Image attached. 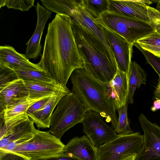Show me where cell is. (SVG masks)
Instances as JSON below:
<instances>
[{"instance_id":"cell-23","label":"cell","mask_w":160,"mask_h":160,"mask_svg":"<svg viewBox=\"0 0 160 160\" xmlns=\"http://www.w3.org/2000/svg\"><path fill=\"white\" fill-rule=\"evenodd\" d=\"M39 99H30L28 98L15 102L8 105L0 114V121L6 122L11 119L25 113L28 108Z\"/></svg>"},{"instance_id":"cell-22","label":"cell","mask_w":160,"mask_h":160,"mask_svg":"<svg viewBox=\"0 0 160 160\" xmlns=\"http://www.w3.org/2000/svg\"><path fill=\"white\" fill-rule=\"evenodd\" d=\"M42 4L48 10L58 14L71 17L82 0H41Z\"/></svg>"},{"instance_id":"cell-33","label":"cell","mask_w":160,"mask_h":160,"mask_svg":"<svg viewBox=\"0 0 160 160\" xmlns=\"http://www.w3.org/2000/svg\"><path fill=\"white\" fill-rule=\"evenodd\" d=\"M48 98L42 99L34 102L27 109L26 112L27 114L28 115L36 112L47 102Z\"/></svg>"},{"instance_id":"cell-9","label":"cell","mask_w":160,"mask_h":160,"mask_svg":"<svg viewBox=\"0 0 160 160\" xmlns=\"http://www.w3.org/2000/svg\"><path fill=\"white\" fill-rule=\"evenodd\" d=\"M98 113L87 111L81 122L82 131L93 145L98 148L116 138L118 135L114 130L108 126Z\"/></svg>"},{"instance_id":"cell-11","label":"cell","mask_w":160,"mask_h":160,"mask_svg":"<svg viewBox=\"0 0 160 160\" xmlns=\"http://www.w3.org/2000/svg\"><path fill=\"white\" fill-rule=\"evenodd\" d=\"M103 28L111 45L118 69L126 73L128 76L132 62L133 44L103 26Z\"/></svg>"},{"instance_id":"cell-12","label":"cell","mask_w":160,"mask_h":160,"mask_svg":"<svg viewBox=\"0 0 160 160\" xmlns=\"http://www.w3.org/2000/svg\"><path fill=\"white\" fill-rule=\"evenodd\" d=\"M108 11L149 23L148 5L152 3L148 0H108Z\"/></svg>"},{"instance_id":"cell-31","label":"cell","mask_w":160,"mask_h":160,"mask_svg":"<svg viewBox=\"0 0 160 160\" xmlns=\"http://www.w3.org/2000/svg\"><path fill=\"white\" fill-rule=\"evenodd\" d=\"M148 13L149 24L156 32L160 33V12L156 9L148 6Z\"/></svg>"},{"instance_id":"cell-6","label":"cell","mask_w":160,"mask_h":160,"mask_svg":"<svg viewBox=\"0 0 160 160\" xmlns=\"http://www.w3.org/2000/svg\"><path fill=\"white\" fill-rule=\"evenodd\" d=\"M96 19L104 27L133 44L155 32L148 22L108 11Z\"/></svg>"},{"instance_id":"cell-17","label":"cell","mask_w":160,"mask_h":160,"mask_svg":"<svg viewBox=\"0 0 160 160\" xmlns=\"http://www.w3.org/2000/svg\"><path fill=\"white\" fill-rule=\"evenodd\" d=\"M28 96L24 81L21 79L18 78L0 86V114L8 105Z\"/></svg>"},{"instance_id":"cell-36","label":"cell","mask_w":160,"mask_h":160,"mask_svg":"<svg viewBox=\"0 0 160 160\" xmlns=\"http://www.w3.org/2000/svg\"><path fill=\"white\" fill-rule=\"evenodd\" d=\"M160 109V99H156L153 103V105L151 108V110L155 112Z\"/></svg>"},{"instance_id":"cell-38","label":"cell","mask_w":160,"mask_h":160,"mask_svg":"<svg viewBox=\"0 0 160 160\" xmlns=\"http://www.w3.org/2000/svg\"><path fill=\"white\" fill-rule=\"evenodd\" d=\"M156 9L158 11H160V0L158 1L156 6Z\"/></svg>"},{"instance_id":"cell-7","label":"cell","mask_w":160,"mask_h":160,"mask_svg":"<svg viewBox=\"0 0 160 160\" xmlns=\"http://www.w3.org/2000/svg\"><path fill=\"white\" fill-rule=\"evenodd\" d=\"M143 141L144 135L138 132L118 135L97 148V160H121L130 155H137L142 148Z\"/></svg>"},{"instance_id":"cell-25","label":"cell","mask_w":160,"mask_h":160,"mask_svg":"<svg viewBox=\"0 0 160 160\" xmlns=\"http://www.w3.org/2000/svg\"><path fill=\"white\" fill-rule=\"evenodd\" d=\"M136 43L144 49L160 56V33L155 32L139 39Z\"/></svg>"},{"instance_id":"cell-15","label":"cell","mask_w":160,"mask_h":160,"mask_svg":"<svg viewBox=\"0 0 160 160\" xmlns=\"http://www.w3.org/2000/svg\"><path fill=\"white\" fill-rule=\"evenodd\" d=\"M97 148L86 135L73 138L65 145L62 153L81 160H97Z\"/></svg>"},{"instance_id":"cell-19","label":"cell","mask_w":160,"mask_h":160,"mask_svg":"<svg viewBox=\"0 0 160 160\" xmlns=\"http://www.w3.org/2000/svg\"><path fill=\"white\" fill-rule=\"evenodd\" d=\"M71 92H62L49 98L40 108L28 115L29 118L35 123L38 129L50 128L52 115L58 102L63 96Z\"/></svg>"},{"instance_id":"cell-20","label":"cell","mask_w":160,"mask_h":160,"mask_svg":"<svg viewBox=\"0 0 160 160\" xmlns=\"http://www.w3.org/2000/svg\"><path fill=\"white\" fill-rule=\"evenodd\" d=\"M36 129L34 122L29 118L18 125L7 137L0 140V149L13 141H25L31 138Z\"/></svg>"},{"instance_id":"cell-28","label":"cell","mask_w":160,"mask_h":160,"mask_svg":"<svg viewBox=\"0 0 160 160\" xmlns=\"http://www.w3.org/2000/svg\"><path fill=\"white\" fill-rule=\"evenodd\" d=\"M29 119L27 113L15 117L3 122L0 121V140L8 136L11 131L20 124Z\"/></svg>"},{"instance_id":"cell-37","label":"cell","mask_w":160,"mask_h":160,"mask_svg":"<svg viewBox=\"0 0 160 160\" xmlns=\"http://www.w3.org/2000/svg\"><path fill=\"white\" fill-rule=\"evenodd\" d=\"M137 156L136 155H130L124 158L121 160H135Z\"/></svg>"},{"instance_id":"cell-16","label":"cell","mask_w":160,"mask_h":160,"mask_svg":"<svg viewBox=\"0 0 160 160\" xmlns=\"http://www.w3.org/2000/svg\"><path fill=\"white\" fill-rule=\"evenodd\" d=\"M28 90V98L41 100L49 98L63 92H71L66 86L54 81L50 82L24 81Z\"/></svg>"},{"instance_id":"cell-26","label":"cell","mask_w":160,"mask_h":160,"mask_svg":"<svg viewBox=\"0 0 160 160\" xmlns=\"http://www.w3.org/2000/svg\"><path fill=\"white\" fill-rule=\"evenodd\" d=\"M82 4L95 19L108 11V0H82Z\"/></svg>"},{"instance_id":"cell-2","label":"cell","mask_w":160,"mask_h":160,"mask_svg":"<svg viewBox=\"0 0 160 160\" xmlns=\"http://www.w3.org/2000/svg\"><path fill=\"white\" fill-rule=\"evenodd\" d=\"M70 80L72 92L79 99L87 111H93L110 122L114 130L118 118L116 108L109 96L106 84L96 79L84 68L74 70Z\"/></svg>"},{"instance_id":"cell-1","label":"cell","mask_w":160,"mask_h":160,"mask_svg":"<svg viewBox=\"0 0 160 160\" xmlns=\"http://www.w3.org/2000/svg\"><path fill=\"white\" fill-rule=\"evenodd\" d=\"M38 64L53 81L66 86L72 72L84 68L73 32L72 18L56 14L48 24Z\"/></svg>"},{"instance_id":"cell-39","label":"cell","mask_w":160,"mask_h":160,"mask_svg":"<svg viewBox=\"0 0 160 160\" xmlns=\"http://www.w3.org/2000/svg\"><path fill=\"white\" fill-rule=\"evenodd\" d=\"M160 12V11H159Z\"/></svg>"},{"instance_id":"cell-4","label":"cell","mask_w":160,"mask_h":160,"mask_svg":"<svg viewBox=\"0 0 160 160\" xmlns=\"http://www.w3.org/2000/svg\"><path fill=\"white\" fill-rule=\"evenodd\" d=\"M65 145L49 131L36 129L31 138L17 145L11 151H1L14 153L28 160H40L60 156Z\"/></svg>"},{"instance_id":"cell-14","label":"cell","mask_w":160,"mask_h":160,"mask_svg":"<svg viewBox=\"0 0 160 160\" xmlns=\"http://www.w3.org/2000/svg\"><path fill=\"white\" fill-rule=\"evenodd\" d=\"M0 67H7L13 70L44 71L38 63L30 62L25 54L18 52L10 45L0 47Z\"/></svg>"},{"instance_id":"cell-32","label":"cell","mask_w":160,"mask_h":160,"mask_svg":"<svg viewBox=\"0 0 160 160\" xmlns=\"http://www.w3.org/2000/svg\"><path fill=\"white\" fill-rule=\"evenodd\" d=\"M0 86L18 79L15 71L8 67H0Z\"/></svg>"},{"instance_id":"cell-35","label":"cell","mask_w":160,"mask_h":160,"mask_svg":"<svg viewBox=\"0 0 160 160\" xmlns=\"http://www.w3.org/2000/svg\"><path fill=\"white\" fill-rule=\"evenodd\" d=\"M159 77L158 85L153 93L154 98L156 99H160V77Z\"/></svg>"},{"instance_id":"cell-13","label":"cell","mask_w":160,"mask_h":160,"mask_svg":"<svg viewBox=\"0 0 160 160\" xmlns=\"http://www.w3.org/2000/svg\"><path fill=\"white\" fill-rule=\"evenodd\" d=\"M37 15L36 26L32 35L26 44L25 55L28 58L36 59L42 56L41 40L46 23L51 17L52 12L38 2L35 6Z\"/></svg>"},{"instance_id":"cell-34","label":"cell","mask_w":160,"mask_h":160,"mask_svg":"<svg viewBox=\"0 0 160 160\" xmlns=\"http://www.w3.org/2000/svg\"><path fill=\"white\" fill-rule=\"evenodd\" d=\"M40 160H81L75 157L65 154L62 153L60 156Z\"/></svg>"},{"instance_id":"cell-30","label":"cell","mask_w":160,"mask_h":160,"mask_svg":"<svg viewBox=\"0 0 160 160\" xmlns=\"http://www.w3.org/2000/svg\"><path fill=\"white\" fill-rule=\"evenodd\" d=\"M133 45L138 48L145 57L147 63L153 68L155 71L160 77V56L154 55L151 52L141 48L136 42Z\"/></svg>"},{"instance_id":"cell-24","label":"cell","mask_w":160,"mask_h":160,"mask_svg":"<svg viewBox=\"0 0 160 160\" xmlns=\"http://www.w3.org/2000/svg\"><path fill=\"white\" fill-rule=\"evenodd\" d=\"M128 104L127 101L124 105L116 109L118 112V118L114 130L118 135H126L134 132L130 127L128 118Z\"/></svg>"},{"instance_id":"cell-10","label":"cell","mask_w":160,"mask_h":160,"mask_svg":"<svg viewBox=\"0 0 160 160\" xmlns=\"http://www.w3.org/2000/svg\"><path fill=\"white\" fill-rule=\"evenodd\" d=\"M139 121L144 132L142 147L135 160H160V127L141 113Z\"/></svg>"},{"instance_id":"cell-3","label":"cell","mask_w":160,"mask_h":160,"mask_svg":"<svg viewBox=\"0 0 160 160\" xmlns=\"http://www.w3.org/2000/svg\"><path fill=\"white\" fill-rule=\"evenodd\" d=\"M72 30L84 68L96 79L108 84L117 71L86 29L72 18Z\"/></svg>"},{"instance_id":"cell-8","label":"cell","mask_w":160,"mask_h":160,"mask_svg":"<svg viewBox=\"0 0 160 160\" xmlns=\"http://www.w3.org/2000/svg\"><path fill=\"white\" fill-rule=\"evenodd\" d=\"M71 18L86 29L101 51L117 66L111 45L103 31L102 25L92 16L82 5V1Z\"/></svg>"},{"instance_id":"cell-21","label":"cell","mask_w":160,"mask_h":160,"mask_svg":"<svg viewBox=\"0 0 160 160\" xmlns=\"http://www.w3.org/2000/svg\"><path fill=\"white\" fill-rule=\"evenodd\" d=\"M147 75L145 71L135 61L132 62L128 75V104H132L133 96L136 88L142 84L146 85Z\"/></svg>"},{"instance_id":"cell-29","label":"cell","mask_w":160,"mask_h":160,"mask_svg":"<svg viewBox=\"0 0 160 160\" xmlns=\"http://www.w3.org/2000/svg\"><path fill=\"white\" fill-rule=\"evenodd\" d=\"M34 0H1L0 8L6 6L8 8L28 11L32 7H35Z\"/></svg>"},{"instance_id":"cell-27","label":"cell","mask_w":160,"mask_h":160,"mask_svg":"<svg viewBox=\"0 0 160 160\" xmlns=\"http://www.w3.org/2000/svg\"><path fill=\"white\" fill-rule=\"evenodd\" d=\"M18 78L23 81H41L50 82L52 81L47 73L44 71L33 70H13Z\"/></svg>"},{"instance_id":"cell-18","label":"cell","mask_w":160,"mask_h":160,"mask_svg":"<svg viewBox=\"0 0 160 160\" xmlns=\"http://www.w3.org/2000/svg\"><path fill=\"white\" fill-rule=\"evenodd\" d=\"M128 80L127 74L118 69L113 78L106 84L116 109L124 105L128 101Z\"/></svg>"},{"instance_id":"cell-5","label":"cell","mask_w":160,"mask_h":160,"mask_svg":"<svg viewBox=\"0 0 160 160\" xmlns=\"http://www.w3.org/2000/svg\"><path fill=\"white\" fill-rule=\"evenodd\" d=\"M87 111L78 98L71 91L58 102L52 115L49 131L61 139L66 131L81 122Z\"/></svg>"}]
</instances>
